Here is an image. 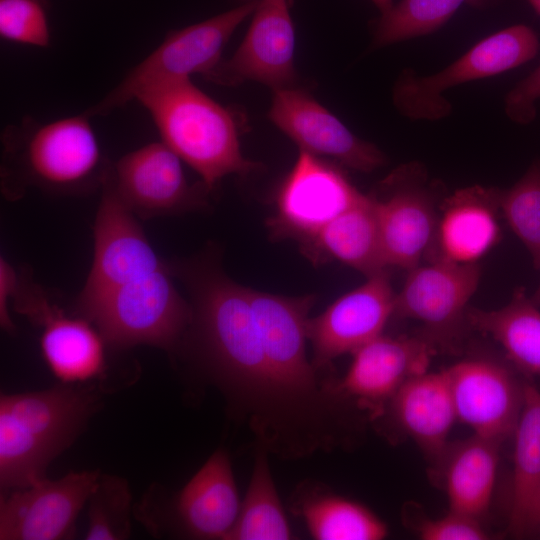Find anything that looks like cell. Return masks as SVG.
Instances as JSON below:
<instances>
[{
	"instance_id": "30bf717a",
	"label": "cell",
	"mask_w": 540,
	"mask_h": 540,
	"mask_svg": "<svg viewBox=\"0 0 540 540\" xmlns=\"http://www.w3.org/2000/svg\"><path fill=\"white\" fill-rule=\"evenodd\" d=\"M182 162L162 141L151 142L108 164L102 184L144 219L198 207L209 191L202 181L188 183Z\"/></svg>"
},
{
	"instance_id": "1f68e13d",
	"label": "cell",
	"mask_w": 540,
	"mask_h": 540,
	"mask_svg": "<svg viewBox=\"0 0 540 540\" xmlns=\"http://www.w3.org/2000/svg\"><path fill=\"white\" fill-rule=\"evenodd\" d=\"M0 36L17 44L47 47L50 29L43 4L39 0H0Z\"/></svg>"
},
{
	"instance_id": "7c38bea8",
	"label": "cell",
	"mask_w": 540,
	"mask_h": 540,
	"mask_svg": "<svg viewBox=\"0 0 540 540\" xmlns=\"http://www.w3.org/2000/svg\"><path fill=\"white\" fill-rule=\"evenodd\" d=\"M291 3L292 0H258L239 47L205 78L225 86L255 81L273 91L295 87L298 76Z\"/></svg>"
},
{
	"instance_id": "8d00e7d4",
	"label": "cell",
	"mask_w": 540,
	"mask_h": 540,
	"mask_svg": "<svg viewBox=\"0 0 540 540\" xmlns=\"http://www.w3.org/2000/svg\"><path fill=\"white\" fill-rule=\"evenodd\" d=\"M538 270H540V266H539ZM530 298L538 307H540V283H539L537 289L535 290V292L533 293V295L530 296Z\"/></svg>"
},
{
	"instance_id": "7a4b0ae2",
	"label": "cell",
	"mask_w": 540,
	"mask_h": 540,
	"mask_svg": "<svg viewBox=\"0 0 540 540\" xmlns=\"http://www.w3.org/2000/svg\"><path fill=\"white\" fill-rule=\"evenodd\" d=\"M89 388L58 386L0 398V486L25 488L81 432L95 408Z\"/></svg>"
},
{
	"instance_id": "9c48e42d",
	"label": "cell",
	"mask_w": 540,
	"mask_h": 540,
	"mask_svg": "<svg viewBox=\"0 0 540 540\" xmlns=\"http://www.w3.org/2000/svg\"><path fill=\"white\" fill-rule=\"evenodd\" d=\"M364 196L340 168L300 150L277 191L270 232L303 243Z\"/></svg>"
},
{
	"instance_id": "4fadbf2b",
	"label": "cell",
	"mask_w": 540,
	"mask_h": 540,
	"mask_svg": "<svg viewBox=\"0 0 540 540\" xmlns=\"http://www.w3.org/2000/svg\"><path fill=\"white\" fill-rule=\"evenodd\" d=\"M96 471L71 472L57 480L44 477L8 491L0 501L1 540L67 538L98 483Z\"/></svg>"
},
{
	"instance_id": "277c9868",
	"label": "cell",
	"mask_w": 540,
	"mask_h": 540,
	"mask_svg": "<svg viewBox=\"0 0 540 540\" xmlns=\"http://www.w3.org/2000/svg\"><path fill=\"white\" fill-rule=\"evenodd\" d=\"M196 329L207 369L225 397L262 385L267 364L249 288L213 274L201 285Z\"/></svg>"
},
{
	"instance_id": "d4e9b609",
	"label": "cell",
	"mask_w": 540,
	"mask_h": 540,
	"mask_svg": "<svg viewBox=\"0 0 540 540\" xmlns=\"http://www.w3.org/2000/svg\"><path fill=\"white\" fill-rule=\"evenodd\" d=\"M500 445L475 434L448 445L439 465L449 510L479 520L487 512L496 483Z\"/></svg>"
},
{
	"instance_id": "60d3db41",
	"label": "cell",
	"mask_w": 540,
	"mask_h": 540,
	"mask_svg": "<svg viewBox=\"0 0 540 540\" xmlns=\"http://www.w3.org/2000/svg\"><path fill=\"white\" fill-rule=\"evenodd\" d=\"M540 526V525H539ZM539 528V527H538Z\"/></svg>"
},
{
	"instance_id": "83f0119b",
	"label": "cell",
	"mask_w": 540,
	"mask_h": 540,
	"mask_svg": "<svg viewBox=\"0 0 540 540\" xmlns=\"http://www.w3.org/2000/svg\"><path fill=\"white\" fill-rule=\"evenodd\" d=\"M268 450H256L248 489L227 540H288L292 532L271 474Z\"/></svg>"
},
{
	"instance_id": "7402d4cb",
	"label": "cell",
	"mask_w": 540,
	"mask_h": 540,
	"mask_svg": "<svg viewBox=\"0 0 540 540\" xmlns=\"http://www.w3.org/2000/svg\"><path fill=\"white\" fill-rule=\"evenodd\" d=\"M389 405L401 430L426 456L440 464L457 420L446 370L426 371L410 378Z\"/></svg>"
},
{
	"instance_id": "e575fe53",
	"label": "cell",
	"mask_w": 540,
	"mask_h": 540,
	"mask_svg": "<svg viewBox=\"0 0 540 540\" xmlns=\"http://www.w3.org/2000/svg\"><path fill=\"white\" fill-rule=\"evenodd\" d=\"M20 280L15 270L8 261L1 257L0 259V322L2 328L12 332L15 328L9 314L8 304L10 299L16 295Z\"/></svg>"
},
{
	"instance_id": "603a6c76",
	"label": "cell",
	"mask_w": 540,
	"mask_h": 540,
	"mask_svg": "<svg viewBox=\"0 0 540 540\" xmlns=\"http://www.w3.org/2000/svg\"><path fill=\"white\" fill-rule=\"evenodd\" d=\"M313 262L337 260L367 277L387 270L373 195L344 211L301 243Z\"/></svg>"
},
{
	"instance_id": "f35d334b",
	"label": "cell",
	"mask_w": 540,
	"mask_h": 540,
	"mask_svg": "<svg viewBox=\"0 0 540 540\" xmlns=\"http://www.w3.org/2000/svg\"><path fill=\"white\" fill-rule=\"evenodd\" d=\"M537 533H540V526H539V528H538V530H537Z\"/></svg>"
},
{
	"instance_id": "52a82bcc",
	"label": "cell",
	"mask_w": 540,
	"mask_h": 540,
	"mask_svg": "<svg viewBox=\"0 0 540 540\" xmlns=\"http://www.w3.org/2000/svg\"><path fill=\"white\" fill-rule=\"evenodd\" d=\"M539 49L538 35L531 27H507L482 39L435 74L419 76L405 70L393 88L394 105L412 120H440L452 109L443 96L445 91L517 68L533 59Z\"/></svg>"
},
{
	"instance_id": "ffe728a7",
	"label": "cell",
	"mask_w": 540,
	"mask_h": 540,
	"mask_svg": "<svg viewBox=\"0 0 540 540\" xmlns=\"http://www.w3.org/2000/svg\"><path fill=\"white\" fill-rule=\"evenodd\" d=\"M499 188L479 185L455 191L442 203L429 259L479 264L501 240Z\"/></svg>"
},
{
	"instance_id": "8fae6325",
	"label": "cell",
	"mask_w": 540,
	"mask_h": 540,
	"mask_svg": "<svg viewBox=\"0 0 540 540\" xmlns=\"http://www.w3.org/2000/svg\"><path fill=\"white\" fill-rule=\"evenodd\" d=\"M409 269L395 296L394 316L420 322L423 337L435 347L448 345L467 322L469 301L481 279L479 264L440 258Z\"/></svg>"
},
{
	"instance_id": "ab89813d",
	"label": "cell",
	"mask_w": 540,
	"mask_h": 540,
	"mask_svg": "<svg viewBox=\"0 0 540 540\" xmlns=\"http://www.w3.org/2000/svg\"><path fill=\"white\" fill-rule=\"evenodd\" d=\"M247 1H250V0H247Z\"/></svg>"
},
{
	"instance_id": "484cf974",
	"label": "cell",
	"mask_w": 540,
	"mask_h": 540,
	"mask_svg": "<svg viewBox=\"0 0 540 540\" xmlns=\"http://www.w3.org/2000/svg\"><path fill=\"white\" fill-rule=\"evenodd\" d=\"M540 307L517 287L507 304L498 309L469 308L467 321L490 336L521 373L540 376Z\"/></svg>"
},
{
	"instance_id": "ac0fdd59",
	"label": "cell",
	"mask_w": 540,
	"mask_h": 540,
	"mask_svg": "<svg viewBox=\"0 0 540 540\" xmlns=\"http://www.w3.org/2000/svg\"><path fill=\"white\" fill-rule=\"evenodd\" d=\"M436 347L422 335L383 334L355 352L338 391L362 408L379 411L410 378L427 371Z\"/></svg>"
},
{
	"instance_id": "2e32d148",
	"label": "cell",
	"mask_w": 540,
	"mask_h": 540,
	"mask_svg": "<svg viewBox=\"0 0 540 540\" xmlns=\"http://www.w3.org/2000/svg\"><path fill=\"white\" fill-rule=\"evenodd\" d=\"M367 278L364 284L309 319L308 340L313 348L312 363L317 369L341 355L355 352L381 335L394 316L396 293L388 272Z\"/></svg>"
},
{
	"instance_id": "ba28073f",
	"label": "cell",
	"mask_w": 540,
	"mask_h": 540,
	"mask_svg": "<svg viewBox=\"0 0 540 540\" xmlns=\"http://www.w3.org/2000/svg\"><path fill=\"white\" fill-rule=\"evenodd\" d=\"M373 195L384 261L387 267L412 269L431 256L438 223L436 193L417 164L394 170Z\"/></svg>"
},
{
	"instance_id": "44dd1931",
	"label": "cell",
	"mask_w": 540,
	"mask_h": 540,
	"mask_svg": "<svg viewBox=\"0 0 540 540\" xmlns=\"http://www.w3.org/2000/svg\"><path fill=\"white\" fill-rule=\"evenodd\" d=\"M241 502L232 465L216 450L179 493L176 512L185 532L197 539H224L232 531Z\"/></svg>"
},
{
	"instance_id": "e0dca14e",
	"label": "cell",
	"mask_w": 540,
	"mask_h": 540,
	"mask_svg": "<svg viewBox=\"0 0 540 540\" xmlns=\"http://www.w3.org/2000/svg\"><path fill=\"white\" fill-rule=\"evenodd\" d=\"M93 225L94 255L78 297H89L165 265L134 214L105 184Z\"/></svg>"
},
{
	"instance_id": "5b68a950",
	"label": "cell",
	"mask_w": 540,
	"mask_h": 540,
	"mask_svg": "<svg viewBox=\"0 0 540 540\" xmlns=\"http://www.w3.org/2000/svg\"><path fill=\"white\" fill-rule=\"evenodd\" d=\"M81 316L114 347L139 344L170 349L193 321L168 270L154 272L89 297L77 298Z\"/></svg>"
},
{
	"instance_id": "9a60e30c",
	"label": "cell",
	"mask_w": 540,
	"mask_h": 540,
	"mask_svg": "<svg viewBox=\"0 0 540 540\" xmlns=\"http://www.w3.org/2000/svg\"><path fill=\"white\" fill-rule=\"evenodd\" d=\"M273 92L268 117L300 150L333 158L361 172L374 171L386 163L379 148L354 135L308 92L296 86Z\"/></svg>"
},
{
	"instance_id": "8992f818",
	"label": "cell",
	"mask_w": 540,
	"mask_h": 540,
	"mask_svg": "<svg viewBox=\"0 0 540 540\" xmlns=\"http://www.w3.org/2000/svg\"><path fill=\"white\" fill-rule=\"evenodd\" d=\"M258 0L170 31L163 41L129 71L101 101L86 113L105 115L126 105L144 91L199 73L207 76L222 60V51L242 22L253 14Z\"/></svg>"
},
{
	"instance_id": "4316f807",
	"label": "cell",
	"mask_w": 540,
	"mask_h": 540,
	"mask_svg": "<svg viewBox=\"0 0 540 540\" xmlns=\"http://www.w3.org/2000/svg\"><path fill=\"white\" fill-rule=\"evenodd\" d=\"M296 511L316 540H381L388 534L386 524L369 508L325 491L305 492Z\"/></svg>"
},
{
	"instance_id": "6da1fadb",
	"label": "cell",
	"mask_w": 540,
	"mask_h": 540,
	"mask_svg": "<svg viewBox=\"0 0 540 540\" xmlns=\"http://www.w3.org/2000/svg\"><path fill=\"white\" fill-rule=\"evenodd\" d=\"M86 112L47 122L26 117L2 133V189L20 197L27 188L55 192L102 185L108 164Z\"/></svg>"
},
{
	"instance_id": "d6a6232c",
	"label": "cell",
	"mask_w": 540,
	"mask_h": 540,
	"mask_svg": "<svg viewBox=\"0 0 540 540\" xmlns=\"http://www.w3.org/2000/svg\"><path fill=\"white\" fill-rule=\"evenodd\" d=\"M423 540H484L488 534L479 519L449 510L438 518H422L415 526Z\"/></svg>"
},
{
	"instance_id": "836d02e7",
	"label": "cell",
	"mask_w": 540,
	"mask_h": 540,
	"mask_svg": "<svg viewBox=\"0 0 540 540\" xmlns=\"http://www.w3.org/2000/svg\"><path fill=\"white\" fill-rule=\"evenodd\" d=\"M540 99V65L522 79L505 97V113L518 124H529L536 116Z\"/></svg>"
},
{
	"instance_id": "d590c367",
	"label": "cell",
	"mask_w": 540,
	"mask_h": 540,
	"mask_svg": "<svg viewBox=\"0 0 540 540\" xmlns=\"http://www.w3.org/2000/svg\"><path fill=\"white\" fill-rule=\"evenodd\" d=\"M372 2L378 7L381 13H386L394 5L392 0H372Z\"/></svg>"
},
{
	"instance_id": "f546056e",
	"label": "cell",
	"mask_w": 540,
	"mask_h": 540,
	"mask_svg": "<svg viewBox=\"0 0 540 540\" xmlns=\"http://www.w3.org/2000/svg\"><path fill=\"white\" fill-rule=\"evenodd\" d=\"M500 213L509 228L540 266V160L510 188L499 189Z\"/></svg>"
},
{
	"instance_id": "4dcf8cb0",
	"label": "cell",
	"mask_w": 540,
	"mask_h": 540,
	"mask_svg": "<svg viewBox=\"0 0 540 540\" xmlns=\"http://www.w3.org/2000/svg\"><path fill=\"white\" fill-rule=\"evenodd\" d=\"M87 540H120L130 535L131 494L127 483L115 476H101L91 497Z\"/></svg>"
},
{
	"instance_id": "74e56055",
	"label": "cell",
	"mask_w": 540,
	"mask_h": 540,
	"mask_svg": "<svg viewBox=\"0 0 540 540\" xmlns=\"http://www.w3.org/2000/svg\"><path fill=\"white\" fill-rule=\"evenodd\" d=\"M533 8L540 14V0H528Z\"/></svg>"
},
{
	"instance_id": "f1b7e54d",
	"label": "cell",
	"mask_w": 540,
	"mask_h": 540,
	"mask_svg": "<svg viewBox=\"0 0 540 540\" xmlns=\"http://www.w3.org/2000/svg\"><path fill=\"white\" fill-rule=\"evenodd\" d=\"M482 0H401L381 15L373 46L383 47L396 42L430 34L445 24L464 3Z\"/></svg>"
},
{
	"instance_id": "d6986e66",
	"label": "cell",
	"mask_w": 540,
	"mask_h": 540,
	"mask_svg": "<svg viewBox=\"0 0 540 540\" xmlns=\"http://www.w3.org/2000/svg\"><path fill=\"white\" fill-rule=\"evenodd\" d=\"M15 306L42 326L41 350L51 372L63 383H81L100 376L105 368V341L85 318L66 316L34 285L19 287Z\"/></svg>"
},
{
	"instance_id": "5bb4252c",
	"label": "cell",
	"mask_w": 540,
	"mask_h": 540,
	"mask_svg": "<svg viewBox=\"0 0 540 540\" xmlns=\"http://www.w3.org/2000/svg\"><path fill=\"white\" fill-rule=\"evenodd\" d=\"M445 370L458 421L500 444L513 436L524 381L506 365L485 358L464 359Z\"/></svg>"
},
{
	"instance_id": "3957f363",
	"label": "cell",
	"mask_w": 540,
	"mask_h": 540,
	"mask_svg": "<svg viewBox=\"0 0 540 540\" xmlns=\"http://www.w3.org/2000/svg\"><path fill=\"white\" fill-rule=\"evenodd\" d=\"M161 141L192 167L210 192L227 175H247L262 165L241 152L235 115L193 84L169 82L142 92Z\"/></svg>"
},
{
	"instance_id": "cb8c5ba5",
	"label": "cell",
	"mask_w": 540,
	"mask_h": 540,
	"mask_svg": "<svg viewBox=\"0 0 540 540\" xmlns=\"http://www.w3.org/2000/svg\"><path fill=\"white\" fill-rule=\"evenodd\" d=\"M513 437L509 531L524 537L540 525V390L528 381Z\"/></svg>"
}]
</instances>
